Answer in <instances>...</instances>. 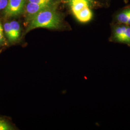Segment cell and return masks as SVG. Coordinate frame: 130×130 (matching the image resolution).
Listing matches in <instances>:
<instances>
[{"label": "cell", "mask_w": 130, "mask_h": 130, "mask_svg": "<svg viewBox=\"0 0 130 130\" xmlns=\"http://www.w3.org/2000/svg\"><path fill=\"white\" fill-rule=\"evenodd\" d=\"M61 24L59 14L51 7L41 11L30 20L27 32L36 28L57 29Z\"/></svg>", "instance_id": "6da1fadb"}, {"label": "cell", "mask_w": 130, "mask_h": 130, "mask_svg": "<svg viewBox=\"0 0 130 130\" xmlns=\"http://www.w3.org/2000/svg\"><path fill=\"white\" fill-rule=\"evenodd\" d=\"M51 7H52V4H38L28 2L25 8L27 19L29 21L33 17L39 12Z\"/></svg>", "instance_id": "277c9868"}, {"label": "cell", "mask_w": 130, "mask_h": 130, "mask_svg": "<svg viewBox=\"0 0 130 130\" xmlns=\"http://www.w3.org/2000/svg\"><path fill=\"white\" fill-rule=\"evenodd\" d=\"M4 31H5L6 36L7 37L10 41L14 42L13 33L11 29L10 22H6L4 24Z\"/></svg>", "instance_id": "9c48e42d"}, {"label": "cell", "mask_w": 130, "mask_h": 130, "mask_svg": "<svg viewBox=\"0 0 130 130\" xmlns=\"http://www.w3.org/2000/svg\"><path fill=\"white\" fill-rule=\"evenodd\" d=\"M11 29L13 33V41L17 40L20 36V27L19 24L15 21H12L10 22Z\"/></svg>", "instance_id": "ba28073f"}, {"label": "cell", "mask_w": 130, "mask_h": 130, "mask_svg": "<svg viewBox=\"0 0 130 130\" xmlns=\"http://www.w3.org/2000/svg\"><path fill=\"white\" fill-rule=\"evenodd\" d=\"M74 16L80 22L87 23L92 19L93 13L90 7L87 6L75 14Z\"/></svg>", "instance_id": "5b68a950"}, {"label": "cell", "mask_w": 130, "mask_h": 130, "mask_svg": "<svg viewBox=\"0 0 130 130\" xmlns=\"http://www.w3.org/2000/svg\"><path fill=\"white\" fill-rule=\"evenodd\" d=\"M8 3V0H0V10L5 9Z\"/></svg>", "instance_id": "4fadbf2b"}, {"label": "cell", "mask_w": 130, "mask_h": 130, "mask_svg": "<svg viewBox=\"0 0 130 130\" xmlns=\"http://www.w3.org/2000/svg\"><path fill=\"white\" fill-rule=\"evenodd\" d=\"M14 130V128L6 121L0 118V130Z\"/></svg>", "instance_id": "30bf717a"}, {"label": "cell", "mask_w": 130, "mask_h": 130, "mask_svg": "<svg viewBox=\"0 0 130 130\" xmlns=\"http://www.w3.org/2000/svg\"><path fill=\"white\" fill-rule=\"evenodd\" d=\"M68 2H69V3H70V2H74V1H87L89 3H92V0H67Z\"/></svg>", "instance_id": "5bb4252c"}, {"label": "cell", "mask_w": 130, "mask_h": 130, "mask_svg": "<svg viewBox=\"0 0 130 130\" xmlns=\"http://www.w3.org/2000/svg\"><path fill=\"white\" fill-rule=\"evenodd\" d=\"M130 17V8L122 10L117 14L115 17L116 23L126 24Z\"/></svg>", "instance_id": "52a82bcc"}, {"label": "cell", "mask_w": 130, "mask_h": 130, "mask_svg": "<svg viewBox=\"0 0 130 130\" xmlns=\"http://www.w3.org/2000/svg\"><path fill=\"white\" fill-rule=\"evenodd\" d=\"M26 0H8V3L4 10L6 18L17 17L23 11Z\"/></svg>", "instance_id": "3957f363"}, {"label": "cell", "mask_w": 130, "mask_h": 130, "mask_svg": "<svg viewBox=\"0 0 130 130\" xmlns=\"http://www.w3.org/2000/svg\"><path fill=\"white\" fill-rule=\"evenodd\" d=\"M28 2L38 4H52L53 0H28Z\"/></svg>", "instance_id": "8fae6325"}, {"label": "cell", "mask_w": 130, "mask_h": 130, "mask_svg": "<svg viewBox=\"0 0 130 130\" xmlns=\"http://www.w3.org/2000/svg\"><path fill=\"white\" fill-rule=\"evenodd\" d=\"M5 39L4 35V28L0 22V47L3 46L5 43Z\"/></svg>", "instance_id": "7c38bea8"}, {"label": "cell", "mask_w": 130, "mask_h": 130, "mask_svg": "<svg viewBox=\"0 0 130 130\" xmlns=\"http://www.w3.org/2000/svg\"><path fill=\"white\" fill-rule=\"evenodd\" d=\"M110 41L125 44L130 46V26L116 23L112 27Z\"/></svg>", "instance_id": "7a4b0ae2"}, {"label": "cell", "mask_w": 130, "mask_h": 130, "mask_svg": "<svg viewBox=\"0 0 130 130\" xmlns=\"http://www.w3.org/2000/svg\"><path fill=\"white\" fill-rule=\"evenodd\" d=\"M126 25H129V26H130V18H129V19H128L127 22V23L126 24Z\"/></svg>", "instance_id": "9a60e30c"}, {"label": "cell", "mask_w": 130, "mask_h": 130, "mask_svg": "<svg viewBox=\"0 0 130 130\" xmlns=\"http://www.w3.org/2000/svg\"><path fill=\"white\" fill-rule=\"evenodd\" d=\"M92 3L87 1H74L69 3L71 11L74 15L78 13L80 10L87 6H90Z\"/></svg>", "instance_id": "8992f818"}]
</instances>
